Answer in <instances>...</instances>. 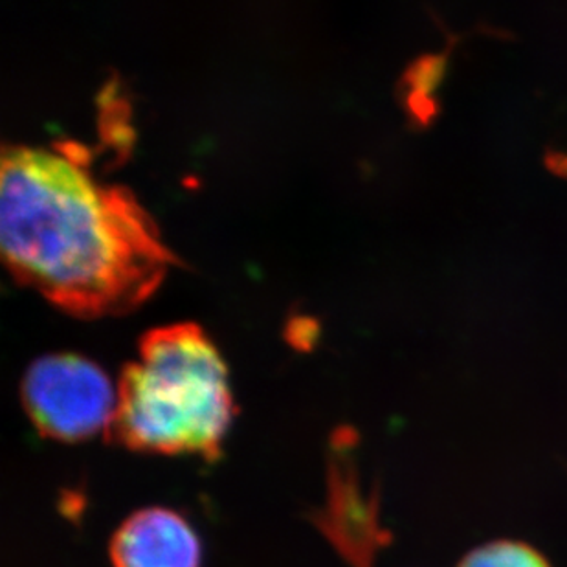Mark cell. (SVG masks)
<instances>
[{
	"label": "cell",
	"instance_id": "6da1fadb",
	"mask_svg": "<svg viewBox=\"0 0 567 567\" xmlns=\"http://www.w3.org/2000/svg\"><path fill=\"white\" fill-rule=\"evenodd\" d=\"M0 248L19 281L83 318L133 309L177 261L136 195L60 144L2 147Z\"/></svg>",
	"mask_w": 567,
	"mask_h": 567
},
{
	"label": "cell",
	"instance_id": "277c9868",
	"mask_svg": "<svg viewBox=\"0 0 567 567\" xmlns=\"http://www.w3.org/2000/svg\"><path fill=\"white\" fill-rule=\"evenodd\" d=\"M114 567H200L203 551L192 525L169 508L128 516L111 542Z\"/></svg>",
	"mask_w": 567,
	"mask_h": 567
},
{
	"label": "cell",
	"instance_id": "52a82bcc",
	"mask_svg": "<svg viewBox=\"0 0 567 567\" xmlns=\"http://www.w3.org/2000/svg\"><path fill=\"white\" fill-rule=\"evenodd\" d=\"M406 105L412 118L423 125L429 124L430 120L434 118L440 111L435 97L432 94H424V92H408Z\"/></svg>",
	"mask_w": 567,
	"mask_h": 567
},
{
	"label": "cell",
	"instance_id": "ba28073f",
	"mask_svg": "<svg viewBox=\"0 0 567 567\" xmlns=\"http://www.w3.org/2000/svg\"><path fill=\"white\" fill-rule=\"evenodd\" d=\"M546 164L551 172L567 177V153L564 151H547Z\"/></svg>",
	"mask_w": 567,
	"mask_h": 567
},
{
	"label": "cell",
	"instance_id": "7a4b0ae2",
	"mask_svg": "<svg viewBox=\"0 0 567 567\" xmlns=\"http://www.w3.org/2000/svg\"><path fill=\"white\" fill-rule=\"evenodd\" d=\"M225 360L192 321L155 327L125 364L111 437L136 452L215 460L231 419Z\"/></svg>",
	"mask_w": 567,
	"mask_h": 567
},
{
	"label": "cell",
	"instance_id": "3957f363",
	"mask_svg": "<svg viewBox=\"0 0 567 567\" xmlns=\"http://www.w3.org/2000/svg\"><path fill=\"white\" fill-rule=\"evenodd\" d=\"M21 399L41 435L66 443L111 429L118 402L102 368L75 353L33 360L22 375Z\"/></svg>",
	"mask_w": 567,
	"mask_h": 567
},
{
	"label": "cell",
	"instance_id": "8992f818",
	"mask_svg": "<svg viewBox=\"0 0 567 567\" xmlns=\"http://www.w3.org/2000/svg\"><path fill=\"white\" fill-rule=\"evenodd\" d=\"M446 66V54H426L410 63L404 83L408 92H424L432 94L435 86L440 85L441 78Z\"/></svg>",
	"mask_w": 567,
	"mask_h": 567
},
{
	"label": "cell",
	"instance_id": "5b68a950",
	"mask_svg": "<svg viewBox=\"0 0 567 567\" xmlns=\"http://www.w3.org/2000/svg\"><path fill=\"white\" fill-rule=\"evenodd\" d=\"M457 567H551L540 553L522 542H493L468 553Z\"/></svg>",
	"mask_w": 567,
	"mask_h": 567
}]
</instances>
